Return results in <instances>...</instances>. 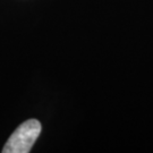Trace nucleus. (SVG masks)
Wrapping results in <instances>:
<instances>
[{"label":"nucleus","mask_w":153,"mask_h":153,"mask_svg":"<svg viewBox=\"0 0 153 153\" xmlns=\"http://www.w3.org/2000/svg\"><path fill=\"white\" fill-rule=\"evenodd\" d=\"M41 124L36 119H28L18 126L8 138L2 149L4 153H27L31 151L39 135L41 134Z\"/></svg>","instance_id":"f257e3e1"}]
</instances>
